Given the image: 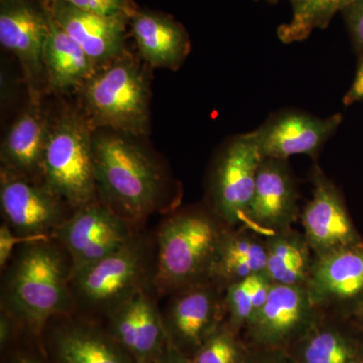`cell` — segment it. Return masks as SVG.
<instances>
[{
  "label": "cell",
  "mask_w": 363,
  "mask_h": 363,
  "mask_svg": "<svg viewBox=\"0 0 363 363\" xmlns=\"http://www.w3.org/2000/svg\"><path fill=\"white\" fill-rule=\"evenodd\" d=\"M54 242L49 238L16 248L2 279L1 310L35 336L52 318L70 315L75 306L72 267Z\"/></svg>",
  "instance_id": "obj_1"
},
{
  "label": "cell",
  "mask_w": 363,
  "mask_h": 363,
  "mask_svg": "<svg viewBox=\"0 0 363 363\" xmlns=\"http://www.w3.org/2000/svg\"><path fill=\"white\" fill-rule=\"evenodd\" d=\"M226 226L210 209H187L162 222L157 238L152 285L157 292L176 293L209 281Z\"/></svg>",
  "instance_id": "obj_2"
},
{
  "label": "cell",
  "mask_w": 363,
  "mask_h": 363,
  "mask_svg": "<svg viewBox=\"0 0 363 363\" xmlns=\"http://www.w3.org/2000/svg\"><path fill=\"white\" fill-rule=\"evenodd\" d=\"M97 190L114 211L130 222L142 220L161 199V171L135 143L117 135L93 138Z\"/></svg>",
  "instance_id": "obj_3"
},
{
  "label": "cell",
  "mask_w": 363,
  "mask_h": 363,
  "mask_svg": "<svg viewBox=\"0 0 363 363\" xmlns=\"http://www.w3.org/2000/svg\"><path fill=\"white\" fill-rule=\"evenodd\" d=\"M43 184L77 210L94 201L97 191L91 123L67 111L51 124L42 164Z\"/></svg>",
  "instance_id": "obj_4"
},
{
  "label": "cell",
  "mask_w": 363,
  "mask_h": 363,
  "mask_svg": "<svg viewBox=\"0 0 363 363\" xmlns=\"http://www.w3.org/2000/svg\"><path fill=\"white\" fill-rule=\"evenodd\" d=\"M82 86L90 123L140 136L149 128V83L136 62L124 52Z\"/></svg>",
  "instance_id": "obj_5"
},
{
  "label": "cell",
  "mask_w": 363,
  "mask_h": 363,
  "mask_svg": "<svg viewBox=\"0 0 363 363\" xmlns=\"http://www.w3.org/2000/svg\"><path fill=\"white\" fill-rule=\"evenodd\" d=\"M149 250L135 235L124 247L93 264L71 272L75 305L105 316L140 289L147 286Z\"/></svg>",
  "instance_id": "obj_6"
},
{
  "label": "cell",
  "mask_w": 363,
  "mask_h": 363,
  "mask_svg": "<svg viewBox=\"0 0 363 363\" xmlns=\"http://www.w3.org/2000/svg\"><path fill=\"white\" fill-rule=\"evenodd\" d=\"M262 161L250 133L234 136L217 157L210 178L209 209L226 226L245 225Z\"/></svg>",
  "instance_id": "obj_7"
},
{
  "label": "cell",
  "mask_w": 363,
  "mask_h": 363,
  "mask_svg": "<svg viewBox=\"0 0 363 363\" xmlns=\"http://www.w3.org/2000/svg\"><path fill=\"white\" fill-rule=\"evenodd\" d=\"M322 314L306 286L272 284L266 302L243 330V339L250 346L289 351Z\"/></svg>",
  "instance_id": "obj_8"
},
{
  "label": "cell",
  "mask_w": 363,
  "mask_h": 363,
  "mask_svg": "<svg viewBox=\"0 0 363 363\" xmlns=\"http://www.w3.org/2000/svg\"><path fill=\"white\" fill-rule=\"evenodd\" d=\"M135 235L130 221L93 201L75 210L52 238L70 255L73 272L116 252Z\"/></svg>",
  "instance_id": "obj_9"
},
{
  "label": "cell",
  "mask_w": 363,
  "mask_h": 363,
  "mask_svg": "<svg viewBox=\"0 0 363 363\" xmlns=\"http://www.w3.org/2000/svg\"><path fill=\"white\" fill-rule=\"evenodd\" d=\"M52 16L48 0H0V43L20 62L30 97L39 96L45 76L43 52Z\"/></svg>",
  "instance_id": "obj_10"
},
{
  "label": "cell",
  "mask_w": 363,
  "mask_h": 363,
  "mask_svg": "<svg viewBox=\"0 0 363 363\" xmlns=\"http://www.w3.org/2000/svg\"><path fill=\"white\" fill-rule=\"evenodd\" d=\"M162 316L171 343L192 357L225 321L224 289L210 281L182 289Z\"/></svg>",
  "instance_id": "obj_11"
},
{
  "label": "cell",
  "mask_w": 363,
  "mask_h": 363,
  "mask_svg": "<svg viewBox=\"0 0 363 363\" xmlns=\"http://www.w3.org/2000/svg\"><path fill=\"white\" fill-rule=\"evenodd\" d=\"M341 114L318 117L286 109L272 114L250 131L264 159L283 160L297 155L315 157L342 123Z\"/></svg>",
  "instance_id": "obj_12"
},
{
  "label": "cell",
  "mask_w": 363,
  "mask_h": 363,
  "mask_svg": "<svg viewBox=\"0 0 363 363\" xmlns=\"http://www.w3.org/2000/svg\"><path fill=\"white\" fill-rule=\"evenodd\" d=\"M65 204L44 184L1 169L0 208L4 223L14 233L52 238L69 218Z\"/></svg>",
  "instance_id": "obj_13"
},
{
  "label": "cell",
  "mask_w": 363,
  "mask_h": 363,
  "mask_svg": "<svg viewBox=\"0 0 363 363\" xmlns=\"http://www.w3.org/2000/svg\"><path fill=\"white\" fill-rule=\"evenodd\" d=\"M140 289L106 315V330L135 358L155 363L169 342L164 316L150 293Z\"/></svg>",
  "instance_id": "obj_14"
},
{
  "label": "cell",
  "mask_w": 363,
  "mask_h": 363,
  "mask_svg": "<svg viewBox=\"0 0 363 363\" xmlns=\"http://www.w3.org/2000/svg\"><path fill=\"white\" fill-rule=\"evenodd\" d=\"M306 240L315 257L362 243L336 186L319 168L313 174V194L301 214Z\"/></svg>",
  "instance_id": "obj_15"
},
{
  "label": "cell",
  "mask_w": 363,
  "mask_h": 363,
  "mask_svg": "<svg viewBox=\"0 0 363 363\" xmlns=\"http://www.w3.org/2000/svg\"><path fill=\"white\" fill-rule=\"evenodd\" d=\"M298 217L297 186L288 162L264 159L245 226L267 238L292 228Z\"/></svg>",
  "instance_id": "obj_16"
},
{
  "label": "cell",
  "mask_w": 363,
  "mask_h": 363,
  "mask_svg": "<svg viewBox=\"0 0 363 363\" xmlns=\"http://www.w3.org/2000/svg\"><path fill=\"white\" fill-rule=\"evenodd\" d=\"M306 288L322 311L354 307L363 300V242L315 257Z\"/></svg>",
  "instance_id": "obj_17"
},
{
  "label": "cell",
  "mask_w": 363,
  "mask_h": 363,
  "mask_svg": "<svg viewBox=\"0 0 363 363\" xmlns=\"http://www.w3.org/2000/svg\"><path fill=\"white\" fill-rule=\"evenodd\" d=\"M64 318L48 334L47 348L55 363H136L106 328Z\"/></svg>",
  "instance_id": "obj_18"
},
{
  "label": "cell",
  "mask_w": 363,
  "mask_h": 363,
  "mask_svg": "<svg viewBox=\"0 0 363 363\" xmlns=\"http://www.w3.org/2000/svg\"><path fill=\"white\" fill-rule=\"evenodd\" d=\"M49 4L55 21L96 65L111 63L123 54L126 23L130 16L89 13L64 2Z\"/></svg>",
  "instance_id": "obj_19"
},
{
  "label": "cell",
  "mask_w": 363,
  "mask_h": 363,
  "mask_svg": "<svg viewBox=\"0 0 363 363\" xmlns=\"http://www.w3.org/2000/svg\"><path fill=\"white\" fill-rule=\"evenodd\" d=\"M51 124L39 96L30 97V104L14 121L1 143V162L4 171L26 178H42V164Z\"/></svg>",
  "instance_id": "obj_20"
},
{
  "label": "cell",
  "mask_w": 363,
  "mask_h": 363,
  "mask_svg": "<svg viewBox=\"0 0 363 363\" xmlns=\"http://www.w3.org/2000/svg\"><path fill=\"white\" fill-rule=\"evenodd\" d=\"M131 33L140 55L150 65L178 68L190 52V40L178 21L154 11H136L130 18Z\"/></svg>",
  "instance_id": "obj_21"
},
{
  "label": "cell",
  "mask_w": 363,
  "mask_h": 363,
  "mask_svg": "<svg viewBox=\"0 0 363 363\" xmlns=\"http://www.w3.org/2000/svg\"><path fill=\"white\" fill-rule=\"evenodd\" d=\"M266 238L245 225L229 227L215 255L209 281L225 289L266 272Z\"/></svg>",
  "instance_id": "obj_22"
},
{
  "label": "cell",
  "mask_w": 363,
  "mask_h": 363,
  "mask_svg": "<svg viewBox=\"0 0 363 363\" xmlns=\"http://www.w3.org/2000/svg\"><path fill=\"white\" fill-rule=\"evenodd\" d=\"M297 363L363 362V342L342 324L323 314L288 351Z\"/></svg>",
  "instance_id": "obj_23"
},
{
  "label": "cell",
  "mask_w": 363,
  "mask_h": 363,
  "mask_svg": "<svg viewBox=\"0 0 363 363\" xmlns=\"http://www.w3.org/2000/svg\"><path fill=\"white\" fill-rule=\"evenodd\" d=\"M43 63L48 82L57 91L82 87L97 72L96 64L58 25L54 16L44 45Z\"/></svg>",
  "instance_id": "obj_24"
},
{
  "label": "cell",
  "mask_w": 363,
  "mask_h": 363,
  "mask_svg": "<svg viewBox=\"0 0 363 363\" xmlns=\"http://www.w3.org/2000/svg\"><path fill=\"white\" fill-rule=\"evenodd\" d=\"M266 274L272 284L306 286L315 255L304 234L293 227L267 236Z\"/></svg>",
  "instance_id": "obj_25"
},
{
  "label": "cell",
  "mask_w": 363,
  "mask_h": 363,
  "mask_svg": "<svg viewBox=\"0 0 363 363\" xmlns=\"http://www.w3.org/2000/svg\"><path fill=\"white\" fill-rule=\"evenodd\" d=\"M272 281L266 272L253 274L224 289L226 324L241 334L266 302Z\"/></svg>",
  "instance_id": "obj_26"
},
{
  "label": "cell",
  "mask_w": 363,
  "mask_h": 363,
  "mask_svg": "<svg viewBox=\"0 0 363 363\" xmlns=\"http://www.w3.org/2000/svg\"><path fill=\"white\" fill-rule=\"evenodd\" d=\"M292 16L279 26V39L285 44L301 42L315 30L329 26L336 13H341L355 0H289Z\"/></svg>",
  "instance_id": "obj_27"
},
{
  "label": "cell",
  "mask_w": 363,
  "mask_h": 363,
  "mask_svg": "<svg viewBox=\"0 0 363 363\" xmlns=\"http://www.w3.org/2000/svg\"><path fill=\"white\" fill-rule=\"evenodd\" d=\"M248 345L224 321L191 357L193 363H245Z\"/></svg>",
  "instance_id": "obj_28"
},
{
  "label": "cell",
  "mask_w": 363,
  "mask_h": 363,
  "mask_svg": "<svg viewBox=\"0 0 363 363\" xmlns=\"http://www.w3.org/2000/svg\"><path fill=\"white\" fill-rule=\"evenodd\" d=\"M49 2H64L81 11L104 14V16H133L136 9L130 0H48Z\"/></svg>",
  "instance_id": "obj_29"
},
{
  "label": "cell",
  "mask_w": 363,
  "mask_h": 363,
  "mask_svg": "<svg viewBox=\"0 0 363 363\" xmlns=\"http://www.w3.org/2000/svg\"><path fill=\"white\" fill-rule=\"evenodd\" d=\"M50 236L21 235L14 233L7 224L2 223L0 226V267L6 269L9 262L13 259L16 248L25 243L33 241L49 240Z\"/></svg>",
  "instance_id": "obj_30"
},
{
  "label": "cell",
  "mask_w": 363,
  "mask_h": 363,
  "mask_svg": "<svg viewBox=\"0 0 363 363\" xmlns=\"http://www.w3.org/2000/svg\"><path fill=\"white\" fill-rule=\"evenodd\" d=\"M358 54L363 55V0H355L341 11Z\"/></svg>",
  "instance_id": "obj_31"
},
{
  "label": "cell",
  "mask_w": 363,
  "mask_h": 363,
  "mask_svg": "<svg viewBox=\"0 0 363 363\" xmlns=\"http://www.w3.org/2000/svg\"><path fill=\"white\" fill-rule=\"evenodd\" d=\"M245 363H297L286 350L248 345Z\"/></svg>",
  "instance_id": "obj_32"
},
{
  "label": "cell",
  "mask_w": 363,
  "mask_h": 363,
  "mask_svg": "<svg viewBox=\"0 0 363 363\" xmlns=\"http://www.w3.org/2000/svg\"><path fill=\"white\" fill-rule=\"evenodd\" d=\"M20 327L16 319L11 314L2 310L0 316V346L1 350H6L16 335V331Z\"/></svg>",
  "instance_id": "obj_33"
},
{
  "label": "cell",
  "mask_w": 363,
  "mask_h": 363,
  "mask_svg": "<svg viewBox=\"0 0 363 363\" xmlns=\"http://www.w3.org/2000/svg\"><path fill=\"white\" fill-rule=\"evenodd\" d=\"M363 100V55H360L358 60L357 74L354 80L351 84L350 90L343 98V104L345 106H350Z\"/></svg>",
  "instance_id": "obj_34"
},
{
  "label": "cell",
  "mask_w": 363,
  "mask_h": 363,
  "mask_svg": "<svg viewBox=\"0 0 363 363\" xmlns=\"http://www.w3.org/2000/svg\"><path fill=\"white\" fill-rule=\"evenodd\" d=\"M155 363H193L191 357L182 352L174 344L169 341L166 350L162 353L161 357Z\"/></svg>",
  "instance_id": "obj_35"
},
{
  "label": "cell",
  "mask_w": 363,
  "mask_h": 363,
  "mask_svg": "<svg viewBox=\"0 0 363 363\" xmlns=\"http://www.w3.org/2000/svg\"><path fill=\"white\" fill-rule=\"evenodd\" d=\"M6 363H45L44 360L40 359L37 355L32 353L21 352L16 353L13 357L9 358Z\"/></svg>",
  "instance_id": "obj_36"
},
{
  "label": "cell",
  "mask_w": 363,
  "mask_h": 363,
  "mask_svg": "<svg viewBox=\"0 0 363 363\" xmlns=\"http://www.w3.org/2000/svg\"><path fill=\"white\" fill-rule=\"evenodd\" d=\"M351 311H352L353 316L357 319L360 330L363 332V300L357 303V304L351 309Z\"/></svg>",
  "instance_id": "obj_37"
},
{
  "label": "cell",
  "mask_w": 363,
  "mask_h": 363,
  "mask_svg": "<svg viewBox=\"0 0 363 363\" xmlns=\"http://www.w3.org/2000/svg\"><path fill=\"white\" fill-rule=\"evenodd\" d=\"M264 1L269 2V4H276L279 0H264Z\"/></svg>",
  "instance_id": "obj_38"
},
{
  "label": "cell",
  "mask_w": 363,
  "mask_h": 363,
  "mask_svg": "<svg viewBox=\"0 0 363 363\" xmlns=\"http://www.w3.org/2000/svg\"><path fill=\"white\" fill-rule=\"evenodd\" d=\"M359 363H363V362H359Z\"/></svg>",
  "instance_id": "obj_39"
}]
</instances>
